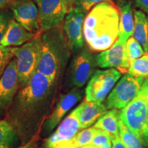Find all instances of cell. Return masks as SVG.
I'll return each mask as SVG.
<instances>
[{
  "label": "cell",
  "mask_w": 148,
  "mask_h": 148,
  "mask_svg": "<svg viewBox=\"0 0 148 148\" xmlns=\"http://www.w3.org/2000/svg\"><path fill=\"white\" fill-rule=\"evenodd\" d=\"M56 88L49 77L36 71L18 89L4 119L12 125L23 145L41 131L52 106Z\"/></svg>",
  "instance_id": "obj_1"
},
{
  "label": "cell",
  "mask_w": 148,
  "mask_h": 148,
  "mask_svg": "<svg viewBox=\"0 0 148 148\" xmlns=\"http://www.w3.org/2000/svg\"><path fill=\"white\" fill-rule=\"evenodd\" d=\"M119 10L112 1L101 2L85 16L83 34L90 51L101 52L110 48L118 39Z\"/></svg>",
  "instance_id": "obj_2"
},
{
  "label": "cell",
  "mask_w": 148,
  "mask_h": 148,
  "mask_svg": "<svg viewBox=\"0 0 148 148\" xmlns=\"http://www.w3.org/2000/svg\"><path fill=\"white\" fill-rule=\"evenodd\" d=\"M42 50L37 71L49 77L58 86L65 73L72 54L59 26L41 34Z\"/></svg>",
  "instance_id": "obj_3"
},
{
  "label": "cell",
  "mask_w": 148,
  "mask_h": 148,
  "mask_svg": "<svg viewBox=\"0 0 148 148\" xmlns=\"http://www.w3.org/2000/svg\"><path fill=\"white\" fill-rule=\"evenodd\" d=\"M119 119L148 148V78L134 99L119 111Z\"/></svg>",
  "instance_id": "obj_4"
},
{
  "label": "cell",
  "mask_w": 148,
  "mask_h": 148,
  "mask_svg": "<svg viewBox=\"0 0 148 148\" xmlns=\"http://www.w3.org/2000/svg\"><path fill=\"white\" fill-rule=\"evenodd\" d=\"M95 56L85 45L78 52L73 54L64 73L63 89L69 91L82 88L96 71Z\"/></svg>",
  "instance_id": "obj_5"
},
{
  "label": "cell",
  "mask_w": 148,
  "mask_h": 148,
  "mask_svg": "<svg viewBox=\"0 0 148 148\" xmlns=\"http://www.w3.org/2000/svg\"><path fill=\"white\" fill-rule=\"evenodd\" d=\"M41 34L20 47H12L16 60L20 87L23 86L37 71L42 50Z\"/></svg>",
  "instance_id": "obj_6"
},
{
  "label": "cell",
  "mask_w": 148,
  "mask_h": 148,
  "mask_svg": "<svg viewBox=\"0 0 148 148\" xmlns=\"http://www.w3.org/2000/svg\"><path fill=\"white\" fill-rule=\"evenodd\" d=\"M145 78L125 74L116 82L105 101L107 110H121L129 104L140 91Z\"/></svg>",
  "instance_id": "obj_7"
},
{
  "label": "cell",
  "mask_w": 148,
  "mask_h": 148,
  "mask_svg": "<svg viewBox=\"0 0 148 148\" xmlns=\"http://www.w3.org/2000/svg\"><path fill=\"white\" fill-rule=\"evenodd\" d=\"M121 76V73L116 69L96 70L86 85L85 99L92 102L101 103Z\"/></svg>",
  "instance_id": "obj_8"
},
{
  "label": "cell",
  "mask_w": 148,
  "mask_h": 148,
  "mask_svg": "<svg viewBox=\"0 0 148 148\" xmlns=\"http://www.w3.org/2000/svg\"><path fill=\"white\" fill-rule=\"evenodd\" d=\"M86 13L75 7L66 13L62 23V30L72 54L78 52L84 46L83 25Z\"/></svg>",
  "instance_id": "obj_9"
},
{
  "label": "cell",
  "mask_w": 148,
  "mask_h": 148,
  "mask_svg": "<svg viewBox=\"0 0 148 148\" xmlns=\"http://www.w3.org/2000/svg\"><path fill=\"white\" fill-rule=\"evenodd\" d=\"M38 12L40 32L61 26L66 10L62 0H34Z\"/></svg>",
  "instance_id": "obj_10"
},
{
  "label": "cell",
  "mask_w": 148,
  "mask_h": 148,
  "mask_svg": "<svg viewBox=\"0 0 148 148\" xmlns=\"http://www.w3.org/2000/svg\"><path fill=\"white\" fill-rule=\"evenodd\" d=\"M84 94L82 88H75L61 96L54 109L42 124L41 131L43 135L46 136L49 134L62 121L66 114L76 103L82 100Z\"/></svg>",
  "instance_id": "obj_11"
},
{
  "label": "cell",
  "mask_w": 148,
  "mask_h": 148,
  "mask_svg": "<svg viewBox=\"0 0 148 148\" xmlns=\"http://www.w3.org/2000/svg\"><path fill=\"white\" fill-rule=\"evenodd\" d=\"M19 88L16 60L14 57L0 78V117L5 116Z\"/></svg>",
  "instance_id": "obj_12"
},
{
  "label": "cell",
  "mask_w": 148,
  "mask_h": 148,
  "mask_svg": "<svg viewBox=\"0 0 148 148\" xmlns=\"http://www.w3.org/2000/svg\"><path fill=\"white\" fill-rule=\"evenodd\" d=\"M97 65L101 69H116L121 73L127 72L130 62L125 53V43L119 38L109 49L95 56Z\"/></svg>",
  "instance_id": "obj_13"
},
{
  "label": "cell",
  "mask_w": 148,
  "mask_h": 148,
  "mask_svg": "<svg viewBox=\"0 0 148 148\" xmlns=\"http://www.w3.org/2000/svg\"><path fill=\"white\" fill-rule=\"evenodd\" d=\"M10 10L14 18L29 32L39 34L38 8L32 0H14L11 3Z\"/></svg>",
  "instance_id": "obj_14"
},
{
  "label": "cell",
  "mask_w": 148,
  "mask_h": 148,
  "mask_svg": "<svg viewBox=\"0 0 148 148\" xmlns=\"http://www.w3.org/2000/svg\"><path fill=\"white\" fill-rule=\"evenodd\" d=\"M82 130L75 109L58 125L56 131L44 142L42 148H57L67 143Z\"/></svg>",
  "instance_id": "obj_15"
},
{
  "label": "cell",
  "mask_w": 148,
  "mask_h": 148,
  "mask_svg": "<svg viewBox=\"0 0 148 148\" xmlns=\"http://www.w3.org/2000/svg\"><path fill=\"white\" fill-rule=\"evenodd\" d=\"M119 10V26L118 38L126 43L133 34L134 27V15L132 3L130 0H116Z\"/></svg>",
  "instance_id": "obj_16"
},
{
  "label": "cell",
  "mask_w": 148,
  "mask_h": 148,
  "mask_svg": "<svg viewBox=\"0 0 148 148\" xmlns=\"http://www.w3.org/2000/svg\"><path fill=\"white\" fill-rule=\"evenodd\" d=\"M38 34L29 32L14 18H12L0 44L5 47H20Z\"/></svg>",
  "instance_id": "obj_17"
},
{
  "label": "cell",
  "mask_w": 148,
  "mask_h": 148,
  "mask_svg": "<svg viewBox=\"0 0 148 148\" xmlns=\"http://www.w3.org/2000/svg\"><path fill=\"white\" fill-rule=\"evenodd\" d=\"M75 110L82 130L91 126L107 109L104 104L92 102L85 99Z\"/></svg>",
  "instance_id": "obj_18"
},
{
  "label": "cell",
  "mask_w": 148,
  "mask_h": 148,
  "mask_svg": "<svg viewBox=\"0 0 148 148\" xmlns=\"http://www.w3.org/2000/svg\"><path fill=\"white\" fill-rule=\"evenodd\" d=\"M93 127L109 133L112 138L119 137V111L114 109L106 110L99 116Z\"/></svg>",
  "instance_id": "obj_19"
},
{
  "label": "cell",
  "mask_w": 148,
  "mask_h": 148,
  "mask_svg": "<svg viewBox=\"0 0 148 148\" xmlns=\"http://www.w3.org/2000/svg\"><path fill=\"white\" fill-rule=\"evenodd\" d=\"M134 27L132 36L148 53V18L143 11L135 10Z\"/></svg>",
  "instance_id": "obj_20"
},
{
  "label": "cell",
  "mask_w": 148,
  "mask_h": 148,
  "mask_svg": "<svg viewBox=\"0 0 148 148\" xmlns=\"http://www.w3.org/2000/svg\"><path fill=\"white\" fill-rule=\"evenodd\" d=\"M19 140L12 125L0 119V148H11Z\"/></svg>",
  "instance_id": "obj_21"
},
{
  "label": "cell",
  "mask_w": 148,
  "mask_h": 148,
  "mask_svg": "<svg viewBox=\"0 0 148 148\" xmlns=\"http://www.w3.org/2000/svg\"><path fill=\"white\" fill-rule=\"evenodd\" d=\"M127 73L134 77L148 78V53L132 60L130 64Z\"/></svg>",
  "instance_id": "obj_22"
},
{
  "label": "cell",
  "mask_w": 148,
  "mask_h": 148,
  "mask_svg": "<svg viewBox=\"0 0 148 148\" xmlns=\"http://www.w3.org/2000/svg\"><path fill=\"white\" fill-rule=\"evenodd\" d=\"M119 136L127 148H147L120 119Z\"/></svg>",
  "instance_id": "obj_23"
},
{
  "label": "cell",
  "mask_w": 148,
  "mask_h": 148,
  "mask_svg": "<svg viewBox=\"0 0 148 148\" xmlns=\"http://www.w3.org/2000/svg\"><path fill=\"white\" fill-rule=\"evenodd\" d=\"M125 53L127 60L130 63L132 60L143 56L145 52L137 40L133 36H131L125 43Z\"/></svg>",
  "instance_id": "obj_24"
},
{
  "label": "cell",
  "mask_w": 148,
  "mask_h": 148,
  "mask_svg": "<svg viewBox=\"0 0 148 148\" xmlns=\"http://www.w3.org/2000/svg\"><path fill=\"white\" fill-rule=\"evenodd\" d=\"M97 128L90 127L83 129L79 132L71 139V143L73 145H88L91 144L92 140L95 136Z\"/></svg>",
  "instance_id": "obj_25"
},
{
  "label": "cell",
  "mask_w": 148,
  "mask_h": 148,
  "mask_svg": "<svg viewBox=\"0 0 148 148\" xmlns=\"http://www.w3.org/2000/svg\"><path fill=\"white\" fill-rule=\"evenodd\" d=\"M13 58L12 47H5L0 44V78Z\"/></svg>",
  "instance_id": "obj_26"
},
{
  "label": "cell",
  "mask_w": 148,
  "mask_h": 148,
  "mask_svg": "<svg viewBox=\"0 0 148 148\" xmlns=\"http://www.w3.org/2000/svg\"><path fill=\"white\" fill-rule=\"evenodd\" d=\"M14 18L10 8H0V42L6 32L11 20Z\"/></svg>",
  "instance_id": "obj_27"
},
{
  "label": "cell",
  "mask_w": 148,
  "mask_h": 148,
  "mask_svg": "<svg viewBox=\"0 0 148 148\" xmlns=\"http://www.w3.org/2000/svg\"><path fill=\"white\" fill-rule=\"evenodd\" d=\"M112 136L109 133L97 128L95 134L92 138L90 145L96 148H99L104 144L112 142Z\"/></svg>",
  "instance_id": "obj_28"
},
{
  "label": "cell",
  "mask_w": 148,
  "mask_h": 148,
  "mask_svg": "<svg viewBox=\"0 0 148 148\" xmlns=\"http://www.w3.org/2000/svg\"><path fill=\"white\" fill-rule=\"evenodd\" d=\"M107 1H112L114 0H77L75 7L84 11L85 13L88 12L98 3Z\"/></svg>",
  "instance_id": "obj_29"
},
{
  "label": "cell",
  "mask_w": 148,
  "mask_h": 148,
  "mask_svg": "<svg viewBox=\"0 0 148 148\" xmlns=\"http://www.w3.org/2000/svg\"><path fill=\"white\" fill-rule=\"evenodd\" d=\"M135 5L148 16V0H134Z\"/></svg>",
  "instance_id": "obj_30"
},
{
  "label": "cell",
  "mask_w": 148,
  "mask_h": 148,
  "mask_svg": "<svg viewBox=\"0 0 148 148\" xmlns=\"http://www.w3.org/2000/svg\"><path fill=\"white\" fill-rule=\"evenodd\" d=\"M62 1L63 3L64 7H65L66 13H67L72 9L75 8L77 0H62Z\"/></svg>",
  "instance_id": "obj_31"
},
{
  "label": "cell",
  "mask_w": 148,
  "mask_h": 148,
  "mask_svg": "<svg viewBox=\"0 0 148 148\" xmlns=\"http://www.w3.org/2000/svg\"><path fill=\"white\" fill-rule=\"evenodd\" d=\"M112 148H127L123 143L120 136L113 138L112 139Z\"/></svg>",
  "instance_id": "obj_32"
},
{
  "label": "cell",
  "mask_w": 148,
  "mask_h": 148,
  "mask_svg": "<svg viewBox=\"0 0 148 148\" xmlns=\"http://www.w3.org/2000/svg\"><path fill=\"white\" fill-rule=\"evenodd\" d=\"M34 136L30 141L27 143L25 145H23L21 147L17 148H36V137Z\"/></svg>",
  "instance_id": "obj_33"
},
{
  "label": "cell",
  "mask_w": 148,
  "mask_h": 148,
  "mask_svg": "<svg viewBox=\"0 0 148 148\" xmlns=\"http://www.w3.org/2000/svg\"><path fill=\"white\" fill-rule=\"evenodd\" d=\"M14 0H0V8H10L11 3Z\"/></svg>",
  "instance_id": "obj_34"
}]
</instances>
